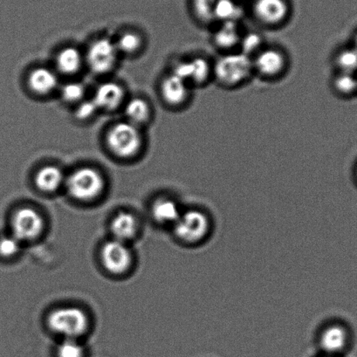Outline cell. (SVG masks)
<instances>
[{"mask_svg":"<svg viewBox=\"0 0 357 357\" xmlns=\"http://www.w3.org/2000/svg\"><path fill=\"white\" fill-rule=\"evenodd\" d=\"M319 336L321 349L328 356H334L348 348L352 334L348 326L342 322H333L326 326Z\"/></svg>","mask_w":357,"mask_h":357,"instance_id":"13","label":"cell"},{"mask_svg":"<svg viewBox=\"0 0 357 357\" xmlns=\"http://www.w3.org/2000/svg\"><path fill=\"white\" fill-rule=\"evenodd\" d=\"M107 144L111 152L123 159L133 158L143 145L140 127L130 122H121L111 128L107 135Z\"/></svg>","mask_w":357,"mask_h":357,"instance_id":"5","label":"cell"},{"mask_svg":"<svg viewBox=\"0 0 357 357\" xmlns=\"http://www.w3.org/2000/svg\"><path fill=\"white\" fill-rule=\"evenodd\" d=\"M65 182L63 172L55 165L44 166L36 176V185L44 192H56Z\"/></svg>","mask_w":357,"mask_h":357,"instance_id":"18","label":"cell"},{"mask_svg":"<svg viewBox=\"0 0 357 357\" xmlns=\"http://www.w3.org/2000/svg\"><path fill=\"white\" fill-rule=\"evenodd\" d=\"M353 47L357 50V33H356L355 37H354Z\"/></svg>","mask_w":357,"mask_h":357,"instance_id":"31","label":"cell"},{"mask_svg":"<svg viewBox=\"0 0 357 357\" xmlns=\"http://www.w3.org/2000/svg\"><path fill=\"white\" fill-rule=\"evenodd\" d=\"M104 266L114 275H121L130 268L132 257L126 243L116 240L107 242L102 252Z\"/></svg>","mask_w":357,"mask_h":357,"instance_id":"14","label":"cell"},{"mask_svg":"<svg viewBox=\"0 0 357 357\" xmlns=\"http://www.w3.org/2000/svg\"><path fill=\"white\" fill-rule=\"evenodd\" d=\"M111 232L114 240L123 242L132 240L137 232V222L136 218L127 213L116 215L111 223Z\"/></svg>","mask_w":357,"mask_h":357,"instance_id":"19","label":"cell"},{"mask_svg":"<svg viewBox=\"0 0 357 357\" xmlns=\"http://www.w3.org/2000/svg\"><path fill=\"white\" fill-rule=\"evenodd\" d=\"M169 73L189 83L194 89L206 88L213 82V59L199 53L178 59Z\"/></svg>","mask_w":357,"mask_h":357,"instance_id":"3","label":"cell"},{"mask_svg":"<svg viewBox=\"0 0 357 357\" xmlns=\"http://www.w3.org/2000/svg\"><path fill=\"white\" fill-rule=\"evenodd\" d=\"M13 235L20 241H33L43 231L44 221L40 214L31 208H22L13 218Z\"/></svg>","mask_w":357,"mask_h":357,"instance_id":"11","label":"cell"},{"mask_svg":"<svg viewBox=\"0 0 357 357\" xmlns=\"http://www.w3.org/2000/svg\"><path fill=\"white\" fill-rule=\"evenodd\" d=\"M220 0H193V13L199 25L211 27L216 24L215 9Z\"/></svg>","mask_w":357,"mask_h":357,"instance_id":"24","label":"cell"},{"mask_svg":"<svg viewBox=\"0 0 357 357\" xmlns=\"http://www.w3.org/2000/svg\"><path fill=\"white\" fill-rule=\"evenodd\" d=\"M173 229L176 238L183 243L197 245L203 243L209 237L211 221L206 211L193 208L183 211Z\"/></svg>","mask_w":357,"mask_h":357,"instance_id":"4","label":"cell"},{"mask_svg":"<svg viewBox=\"0 0 357 357\" xmlns=\"http://www.w3.org/2000/svg\"><path fill=\"white\" fill-rule=\"evenodd\" d=\"M124 113L128 122L135 124L138 127L147 123L151 119V109L146 100L135 97L128 100L124 107Z\"/></svg>","mask_w":357,"mask_h":357,"instance_id":"21","label":"cell"},{"mask_svg":"<svg viewBox=\"0 0 357 357\" xmlns=\"http://www.w3.org/2000/svg\"><path fill=\"white\" fill-rule=\"evenodd\" d=\"M211 43L220 54L238 51L244 31L235 22L217 23L213 26Z\"/></svg>","mask_w":357,"mask_h":357,"instance_id":"12","label":"cell"},{"mask_svg":"<svg viewBox=\"0 0 357 357\" xmlns=\"http://www.w3.org/2000/svg\"><path fill=\"white\" fill-rule=\"evenodd\" d=\"M85 56L82 52L75 47H67L59 52L56 57L58 70L62 74L72 75L81 70Z\"/></svg>","mask_w":357,"mask_h":357,"instance_id":"20","label":"cell"},{"mask_svg":"<svg viewBox=\"0 0 357 357\" xmlns=\"http://www.w3.org/2000/svg\"><path fill=\"white\" fill-rule=\"evenodd\" d=\"M85 86L82 82H70L66 83L61 89V97L65 102L78 104L84 100Z\"/></svg>","mask_w":357,"mask_h":357,"instance_id":"26","label":"cell"},{"mask_svg":"<svg viewBox=\"0 0 357 357\" xmlns=\"http://www.w3.org/2000/svg\"><path fill=\"white\" fill-rule=\"evenodd\" d=\"M325 357H334V356H325Z\"/></svg>","mask_w":357,"mask_h":357,"instance_id":"33","label":"cell"},{"mask_svg":"<svg viewBox=\"0 0 357 357\" xmlns=\"http://www.w3.org/2000/svg\"><path fill=\"white\" fill-rule=\"evenodd\" d=\"M254 78L252 59L241 52L220 54L213 59V82L221 89H241Z\"/></svg>","mask_w":357,"mask_h":357,"instance_id":"1","label":"cell"},{"mask_svg":"<svg viewBox=\"0 0 357 357\" xmlns=\"http://www.w3.org/2000/svg\"><path fill=\"white\" fill-rule=\"evenodd\" d=\"M192 86L172 73L165 76L160 84V95L164 102L172 109H183L192 103L194 96Z\"/></svg>","mask_w":357,"mask_h":357,"instance_id":"10","label":"cell"},{"mask_svg":"<svg viewBox=\"0 0 357 357\" xmlns=\"http://www.w3.org/2000/svg\"><path fill=\"white\" fill-rule=\"evenodd\" d=\"M332 62L335 72L356 75L357 50L353 46L336 51Z\"/></svg>","mask_w":357,"mask_h":357,"instance_id":"22","label":"cell"},{"mask_svg":"<svg viewBox=\"0 0 357 357\" xmlns=\"http://www.w3.org/2000/svg\"><path fill=\"white\" fill-rule=\"evenodd\" d=\"M183 211L175 199L169 197H162L155 201L152 207V215L154 220L162 225H174L178 221Z\"/></svg>","mask_w":357,"mask_h":357,"instance_id":"17","label":"cell"},{"mask_svg":"<svg viewBox=\"0 0 357 357\" xmlns=\"http://www.w3.org/2000/svg\"><path fill=\"white\" fill-rule=\"evenodd\" d=\"M266 45H268V43H266V38L262 33L256 32V31L244 32L241 38L238 52L252 59Z\"/></svg>","mask_w":357,"mask_h":357,"instance_id":"25","label":"cell"},{"mask_svg":"<svg viewBox=\"0 0 357 357\" xmlns=\"http://www.w3.org/2000/svg\"><path fill=\"white\" fill-rule=\"evenodd\" d=\"M29 86L36 95L47 96L58 89L59 78L50 68H37L30 73Z\"/></svg>","mask_w":357,"mask_h":357,"instance_id":"16","label":"cell"},{"mask_svg":"<svg viewBox=\"0 0 357 357\" xmlns=\"http://www.w3.org/2000/svg\"><path fill=\"white\" fill-rule=\"evenodd\" d=\"M126 91L119 83L105 82L97 86L93 100L99 110L113 112L123 105Z\"/></svg>","mask_w":357,"mask_h":357,"instance_id":"15","label":"cell"},{"mask_svg":"<svg viewBox=\"0 0 357 357\" xmlns=\"http://www.w3.org/2000/svg\"><path fill=\"white\" fill-rule=\"evenodd\" d=\"M22 243L13 235L5 236L0 238V255L5 258L13 257L20 251Z\"/></svg>","mask_w":357,"mask_h":357,"instance_id":"29","label":"cell"},{"mask_svg":"<svg viewBox=\"0 0 357 357\" xmlns=\"http://www.w3.org/2000/svg\"><path fill=\"white\" fill-rule=\"evenodd\" d=\"M331 86L336 96L348 98L357 93V76L335 72L331 79Z\"/></svg>","mask_w":357,"mask_h":357,"instance_id":"23","label":"cell"},{"mask_svg":"<svg viewBox=\"0 0 357 357\" xmlns=\"http://www.w3.org/2000/svg\"><path fill=\"white\" fill-rule=\"evenodd\" d=\"M68 192L74 199L90 201L96 199L104 190V178L97 169L82 167L75 169L66 178Z\"/></svg>","mask_w":357,"mask_h":357,"instance_id":"6","label":"cell"},{"mask_svg":"<svg viewBox=\"0 0 357 357\" xmlns=\"http://www.w3.org/2000/svg\"><path fill=\"white\" fill-rule=\"evenodd\" d=\"M89 324L85 312L75 307L59 308L48 317L52 331L65 336L66 339H76L85 334Z\"/></svg>","mask_w":357,"mask_h":357,"instance_id":"7","label":"cell"},{"mask_svg":"<svg viewBox=\"0 0 357 357\" xmlns=\"http://www.w3.org/2000/svg\"><path fill=\"white\" fill-rule=\"evenodd\" d=\"M119 54L116 43L107 38H100L90 45L85 61L93 74L106 75L116 67Z\"/></svg>","mask_w":357,"mask_h":357,"instance_id":"9","label":"cell"},{"mask_svg":"<svg viewBox=\"0 0 357 357\" xmlns=\"http://www.w3.org/2000/svg\"><path fill=\"white\" fill-rule=\"evenodd\" d=\"M356 182H357V167L356 169Z\"/></svg>","mask_w":357,"mask_h":357,"instance_id":"32","label":"cell"},{"mask_svg":"<svg viewBox=\"0 0 357 357\" xmlns=\"http://www.w3.org/2000/svg\"><path fill=\"white\" fill-rule=\"evenodd\" d=\"M99 111L98 107L92 99L83 100L76 104L75 116L79 121H89L95 117Z\"/></svg>","mask_w":357,"mask_h":357,"instance_id":"28","label":"cell"},{"mask_svg":"<svg viewBox=\"0 0 357 357\" xmlns=\"http://www.w3.org/2000/svg\"><path fill=\"white\" fill-rule=\"evenodd\" d=\"M142 41L140 36L135 33H123L116 43V47L120 54H134L140 50Z\"/></svg>","mask_w":357,"mask_h":357,"instance_id":"27","label":"cell"},{"mask_svg":"<svg viewBox=\"0 0 357 357\" xmlns=\"http://www.w3.org/2000/svg\"><path fill=\"white\" fill-rule=\"evenodd\" d=\"M252 15L265 29H279L289 22L291 8L287 0H255Z\"/></svg>","mask_w":357,"mask_h":357,"instance_id":"8","label":"cell"},{"mask_svg":"<svg viewBox=\"0 0 357 357\" xmlns=\"http://www.w3.org/2000/svg\"><path fill=\"white\" fill-rule=\"evenodd\" d=\"M82 346L76 339H65L58 348L59 357H83Z\"/></svg>","mask_w":357,"mask_h":357,"instance_id":"30","label":"cell"},{"mask_svg":"<svg viewBox=\"0 0 357 357\" xmlns=\"http://www.w3.org/2000/svg\"><path fill=\"white\" fill-rule=\"evenodd\" d=\"M255 77L275 82L286 77L290 70L291 59L285 48L268 44L252 58Z\"/></svg>","mask_w":357,"mask_h":357,"instance_id":"2","label":"cell"}]
</instances>
